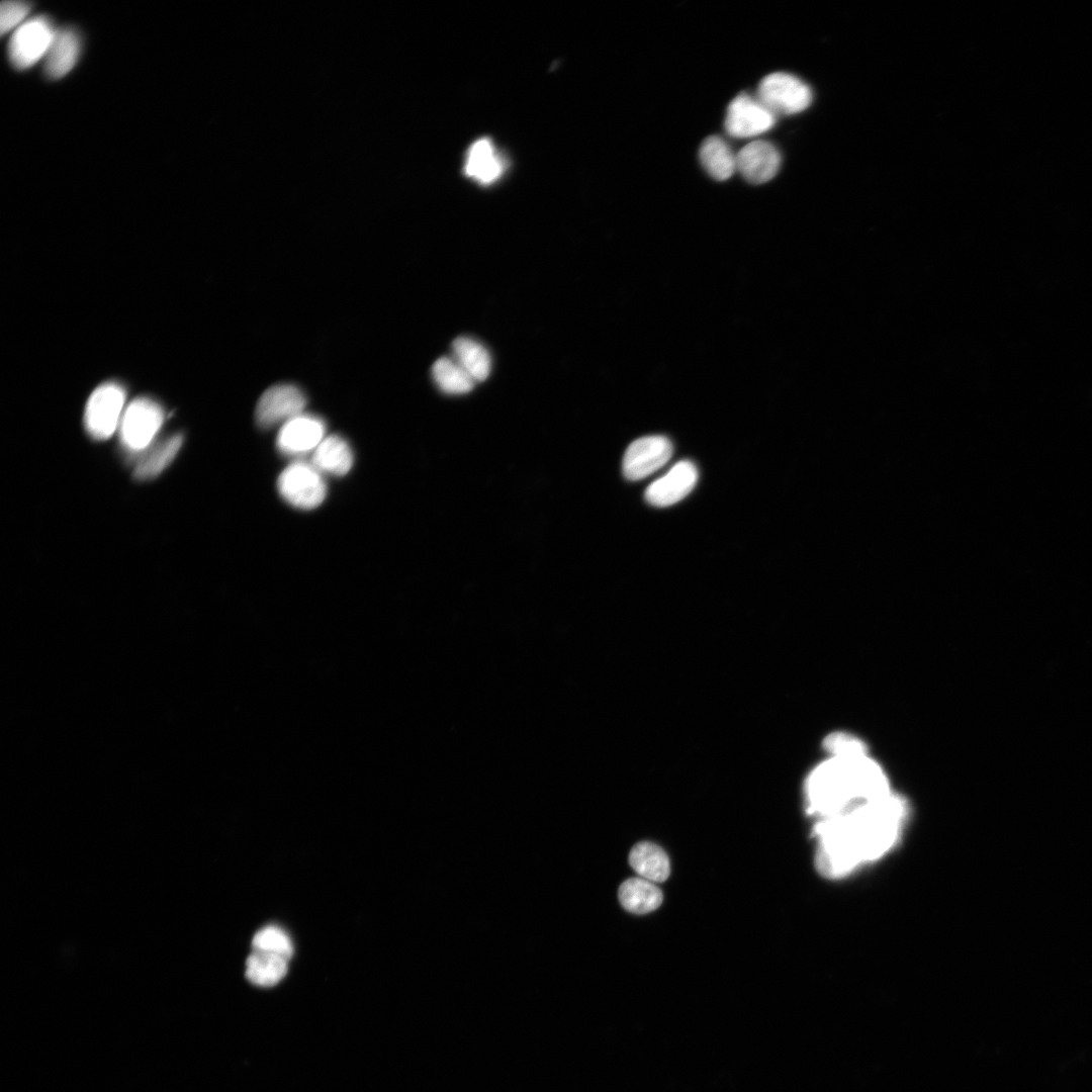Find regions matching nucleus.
I'll return each mask as SVG.
<instances>
[{
    "label": "nucleus",
    "mask_w": 1092,
    "mask_h": 1092,
    "mask_svg": "<svg viewBox=\"0 0 1092 1092\" xmlns=\"http://www.w3.org/2000/svg\"><path fill=\"white\" fill-rule=\"evenodd\" d=\"M57 30L50 18L36 15L26 19L11 34L8 56L18 70L32 67L47 56Z\"/></svg>",
    "instance_id": "20e7f679"
},
{
    "label": "nucleus",
    "mask_w": 1092,
    "mask_h": 1092,
    "mask_svg": "<svg viewBox=\"0 0 1092 1092\" xmlns=\"http://www.w3.org/2000/svg\"><path fill=\"white\" fill-rule=\"evenodd\" d=\"M699 157L706 172L718 181L729 179L737 170L736 154L725 140L710 135L700 147Z\"/></svg>",
    "instance_id": "6ab92c4d"
},
{
    "label": "nucleus",
    "mask_w": 1092,
    "mask_h": 1092,
    "mask_svg": "<svg viewBox=\"0 0 1092 1092\" xmlns=\"http://www.w3.org/2000/svg\"><path fill=\"white\" fill-rule=\"evenodd\" d=\"M806 809L817 820L845 814L892 793L888 776L869 753L828 755L805 782Z\"/></svg>",
    "instance_id": "f03ea898"
},
{
    "label": "nucleus",
    "mask_w": 1092,
    "mask_h": 1092,
    "mask_svg": "<svg viewBox=\"0 0 1092 1092\" xmlns=\"http://www.w3.org/2000/svg\"><path fill=\"white\" fill-rule=\"evenodd\" d=\"M618 898L627 911L634 914H646L660 906L663 896L653 882L643 878H631L619 887Z\"/></svg>",
    "instance_id": "f3484780"
},
{
    "label": "nucleus",
    "mask_w": 1092,
    "mask_h": 1092,
    "mask_svg": "<svg viewBox=\"0 0 1092 1092\" xmlns=\"http://www.w3.org/2000/svg\"><path fill=\"white\" fill-rule=\"evenodd\" d=\"M697 480L696 465L689 460L679 461L648 486L645 498L654 507L671 506L686 497L695 487Z\"/></svg>",
    "instance_id": "f8f14e48"
},
{
    "label": "nucleus",
    "mask_w": 1092,
    "mask_h": 1092,
    "mask_svg": "<svg viewBox=\"0 0 1092 1092\" xmlns=\"http://www.w3.org/2000/svg\"><path fill=\"white\" fill-rule=\"evenodd\" d=\"M437 386L448 394L469 392L475 382L452 357H441L432 366Z\"/></svg>",
    "instance_id": "4be33fe9"
},
{
    "label": "nucleus",
    "mask_w": 1092,
    "mask_h": 1092,
    "mask_svg": "<svg viewBox=\"0 0 1092 1092\" xmlns=\"http://www.w3.org/2000/svg\"><path fill=\"white\" fill-rule=\"evenodd\" d=\"M776 115L757 97L745 92L737 95L727 108L724 126L734 138H752L770 129Z\"/></svg>",
    "instance_id": "1a4fd4ad"
},
{
    "label": "nucleus",
    "mask_w": 1092,
    "mask_h": 1092,
    "mask_svg": "<svg viewBox=\"0 0 1092 1092\" xmlns=\"http://www.w3.org/2000/svg\"><path fill=\"white\" fill-rule=\"evenodd\" d=\"M756 97L775 115L795 114L809 107L812 92L809 86L796 76L776 72L760 81Z\"/></svg>",
    "instance_id": "423d86ee"
},
{
    "label": "nucleus",
    "mask_w": 1092,
    "mask_h": 1092,
    "mask_svg": "<svg viewBox=\"0 0 1092 1092\" xmlns=\"http://www.w3.org/2000/svg\"><path fill=\"white\" fill-rule=\"evenodd\" d=\"M632 869L645 880L653 883L665 881L670 873L669 859L658 845L644 841L633 846L629 854Z\"/></svg>",
    "instance_id": "a211bd4d"
},
{
    "label": "nucleus",
    "mask_w": 1092,
    "mask_h": 1092,
    "mask_svg": "<svg viewBox=\"0 0 1092 1092\" xmlns=\"http://www.w3.org/2000/svg\"><path fill=\"white\" fill-rule=\"evenodd\" d=\"M311 463L322 473L343 476L351 470L354 454L343 437L331 435L325 437L312 452Z\"/></svg>",
    "instance_id": "dca6fc26"
},
{
    "label": "nucleus",
    "mask_w": 1092,
    "mask_h": 1092,
    "mask_svg": "<svg viewBox=\"0 0 1092 1092\" xmlns=\"http://www.w3.org/2000/svg\"><path fill=\"white\" fill-rule=\"evenodd\" d=\"M246 977L254 985L271 987L286 975L288 960L282 956L253 950L246 961Z\"/></svg>",
    "instance_id": "412c9836"
},
{
    "label": "nucleus",
    "mask_w": 1092,
    "mask_h": 1092,
    "mask_svg": "<svg viewBox=\"0 0 1092 1092\" xmlns=\"http://www.w3.org/2000/svg\"><path fill=\"white\" fill-rule=\"evenodd\" d=\"M125 402V390L117 382L99 385L90 395L84 414L87 432L96 440L108 439L119 426Z\"/></svg>",
    "instance_id": "39448f33"
},
{
    "label": "nucleus",
    "mask_w": 1092,
    "mask_h": 1092,
    "mask_svg": "<svg viewBox=\"0 0 1092 1092\" xmlns=\"http://www.w3.org/2000/svg\"><path fill=\"white\" fill-rule=\"evenodd\" d=\"M672 444L664 436H646L632 442L623 458V473L629 480L642 479L661 466L672 456Z\"/></svg>",
    "instance_id": "9d476101"
},
{
    "label": "nucleus",
    "mask_w": 1092,
    "mask_h": 1092,
    "mask_svg": "<svg viewBox=\"0 0 1092 1092\" xmlns=\"http://www.w3.org/2000/svg\"><path fill=\"white\" fill-rule=\"evenodd\" d=\"M452 358L474 382L485 380L490 373L489 353L480 343L471 338L458 337L453 341Z\"/></svg>",
    "instance_id": "aec40b11"
},
{
    "label": "nucleus",
    "mask_w": 1092,
    "mask_h": 1092,
    "mask_svg": "<svg viewBox=\"0 0 1092 1092\" xmlns=\"http://www.w3.org/2000/svg\"><path fill=\"white\" fill-rule=\"evenodd\" d=\"M737 170L752 184H762L772 179L781 166L778 149L763 140L753 141L736 154Z\"/></svg>",
    "instance_id": "ddd939ff"
},
{
    "label": "nucleus",
    "mask_w": 1092,
    "mask_h": 1092,
    "mask_svg": "<svg viewBox=\"0 0 1092 1092\" xmlns=\"http://www.w3.org/2000/svg\"><path fill=\"white\" fill-rule=\"evenodd\" d=\"M183 442L180 434H175L162 442L150 452L136 466L134 476L138 479H148L160 474L175 458Z\"/></svg>",
    "instance_id": "5701e85b"
},
{
    "label": "nucleus",
    "mask_w": 1092,
    "mask_h": 1092,
    "mask_svg": "<svg viewBox=\"0 0 1092 1092\" xmlns=\"http://www.w3.org/2000/svg\"><path fill=\"white\" fill-rule=\"evenodd\" d=\"M908 817V802L892 792L845 814L817 820V871L840 879L880 859L900 841Z\"/></svg>",
    "instance_id": "f257e3e1"
},
{
    "label": "nucleus",
    "mask_w": 1092,
    "mask_h": 1092,
    "mask_svg": "<svg viewBox=\"0 0 1092 1092\" xmlns=\"http://www.w3.org/2000/svg\"><path fill=\"white\" fill-rule=\"evenodd\" d=\"M823 744L828 755L849 756L869 753L866 743L859 737L845 731L830 733L825 737Z\"/></svg>",
    "instance_id": "393cba45"
},
{
    "label": "nucleus",
    "mask_w": 1092,
    "mask_h": 1092,
    "mask_svg": "<svg viewBox=\"0 0 1092 1092\" xmlns=\"http://www.w3.org/2000/svg\"><path fill=\"white\" fill-rule=\"evenodd\" d=\"M326 424L315 415L302 413L284 423L276 438L278 450L288 456L313 452L325 439Z\"/></svg>",
    "instance_id": "9b49d317"
},
{
    "label": "nucleus",
    "mask_w": 1092,
    "mask_h": 1092,
    "mask_svg": "<svg viewBox=\"0 0 1092 1092\" xmlns=\"http://www.w3.org/2000/svg\"><path fill=\"white\" fill-rule=\"evenodd\" d=\"M253 950L266 951L284 957L288 961L293 947L288 935L277 926H266L259 930L252 940Z\"/></svg>",
    "instance_id": "b1692460"
},
{
    "label": "nucleus",
    "mask_w": 1092,
    "mask_h": 1092,
    "mask_svg": "<svg viewBox=\"0 0 1092 1092\" xmlns=\"http://www.w3.org/2000/svg\"><path fill=\"white\" fill-rule=\"evenodd\" d=\"M281 497L300 510H312L326 498L327 483L311 462L295 461L286 466L277 479Z\"/></svg>",
    "instance_id": "7ed1b4c3"
},
{
    "label": "nucleus",
    "mask_w": 1092,
    "mask_h": 1092,
    "mask_svg": "<svg viewBox=\"0 0 1092 1092\" xmlns=\"http://www.w3.org/2000/svg\"><path fill=\"white\" fill-rule=\"evenodd\" d=\"M305 405V394L298 386L291 383L275 384L260 396L255 408V421L263 429L282 426L304 413Z\"/></svg>",
    "instance_id": "6e6552de"
},
{
    "label": "nucleus",
    "mask_w": 1092,
    "mask_h": 1092,
    "mask_svg": "<svg viewBox=\"0 0 1092 1092\" xmlns=\"http://www.w3.org/2000/svg\"><path fill=\"white\" fill-rule=\"evenodd\" d=\"M164 421L161 405L149 397L133 399L124 410L120 424L122 444L131 451L147 448Z\"/></svg>",
    "instance_id": "0eeeda50"
},
{
    "label": "nucleus",
    "mask_w": 1092,
    "mask_h": 1092,
    "mask_svg": "<svg viewBox=\"0 0 1092 1092\" xmlns=\"http://www.w3.org/2000/svg\"><path fill=\"white\" fill-rule=\"evenodd\" d=\"M31 6L23 1H3L0 7V30L1 34L16 29L22 24L29 14Z\"/></svg>",
    "instance_id": "a878e982"
},
{
    "label": "nucleus",
    "mask_w": 1092,
    "mask_h": 1092,
    "mask_svg": "<svg viewBox=\"0 0 1092 1092\" xmlns=\"http://www.w3.org/2000/svg\"><path fill=\"white\" fill-rule=\"evenodd\" d=\"M463 170L467 177L477 183L490 185L502 177L505 161L493 143L487 138H481L469 147Z\"/></svg>",
    "instance_id": "4468645a"
},
{
    "label": "nucleus",
    "mask_w": 1092,
    "mask_h": 1092,
    "mask_svg": "<svg viewBox=\"0 0 1092 1092\" xmlns=\"http://www.w3.org/2000/svg\"><path fill=\"white\" fill-rule=\"evenodd\" d=\"M81 53V38L73 28L57 30L44 57V73L50 79H60L76 65Z\"/></svg>",
    "instance_id": "2eb2a0df"
}]
</instances>
